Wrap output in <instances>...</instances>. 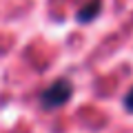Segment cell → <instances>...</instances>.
Instances as JSON below:
<instances>
[{"label": "cell", "instance_id": "obj_2", "mask_svg": "<svg viewBox=\"0 0 133 133\" xmlns=\"http://www.w3.org/2000/svg\"><path fill=\"white\" fill-rule=\"evenodd\" d=\"M100 9H102L100 0H89V2L78 11V20H80V22H89V20H93L95 16L100 14Z\"/></svg>", "mask_w": 133, "mask_h": 133}, {"label": "cell", "instance_id": "obj_1", "mask_svg": "<svg viewBox=\"0 0 133 133\" xmlns=\"http://www.w3.org/2000/svg\"><path fill=\"white\" fill-rule=\"evenodd\" d=\"M73 95V84L66 78H58L53 80L47 89L40 93V107L44 111H53V109H60L64 107Z\"/></svg>", "mask_w": 133, "mask_h": 133}, {"label": "cell", "instance_id": "obj_3", "mask_svg": "<svg viewBox=\"0 0 133 133\" xmlns=\"http://www.w3.org/2000/svg\"><path fill=\"white\" fill-rule=\"evenodd\" d=\"M124 109L133 113V87H131V91L127 93V98H124Z\"/></svg>", "mask_w": 133, "mask_h": 133}]
</instances>
